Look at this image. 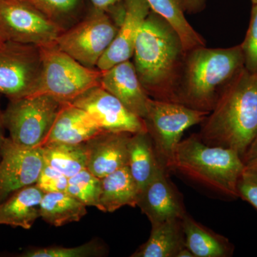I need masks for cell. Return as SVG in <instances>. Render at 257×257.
<instances>
[{"label": "cell", "instance_id": "obj_31", "mask_svg": "<svg viewBox=\"0 0 257 257\" xmlns=\"http://www.w3.org/2000/svg\"><path fill=\"white\" fill-rule=\"evenodd\" d=\"M239 198L249 203L257 211V170L243 171L237 184Z\"/></svg>", "mask_w": 257, "mask_h": 257}, {"label": "cell", "instance_id": "obj_19", "mask_svg": "<svg viewBox=\"0 0 257 257\" xmlns=\"http://www.w3.org/2000/svg\"><path fill=\"white\" fill-rule=\"evenodd\" d=\"M185 245L195 257H229L234 246L227 238L198 222L187 212L182 219Z\"/></svg>", "mask_w": 257, "mask_h": 257}, {"label": "cell", "instance_id": "obj_4", "mask_svg": "<svg viewBox=\"0 0 257 257\" xmlns=\"http://www.w3.org/2000/svg\"><path fill=\"white\" fill-rule=\"evenodd\" d=\"M245 170L237 152L209 146L197 135L182 140L176 149L172 171L222 197L237 199V184Z\"/></svg>", "mask_w": 257, "mask_h": 257}, {"label": "cell", "instance_id": "obj_36", "mask_svg": "<svg viewBox=\"0 0 257 257\" xmlns=\"http://www.w3.org/2000/svg\"><path fill=\"white\" fill-rule=\"evenodd\" d=\"M176 257H195L187 246H184L179 251Z\"/></svg>", "mask_w": 257, "mask_h": 257}, {"label": "cell", "instance_id": "obj_1", "mask_svg": "<svg viewBox=\"0 0 257 257\" xmlns=\"http://www.w3.org/2000/svg\"><path fill=\"white\" fill-rule=\"evenodd\" d=\"M185 55L178 34L151 10L139 32L133 57L139 79L150 98L178 103Z\"/></svg>", "mask_w": 257, "mask_h": 257}, {"label": "cell", "instance_id": "obj_33", "mask_svg": "<svg viewBox=\"0 0 257 257\" xmlns=\"http://www.w3.org/2000/svg\"><path fill=\"white\" fill-rule=\"evenodd\" d=\"M241 159L246 170H257V135Z\"/></svg>", "mask_w": 257, "mask_h": 257}, {"label": "cell", "instance_id": "obj_8", "mask_svg": "<svg viewBox=\"0 0 257 257\" xmlns=\"http://www.w3.org/2000/svg\"><path fill=\"white\" fill-rule=\"evenodd\" d=\"M118 28L110 15L94 8L78 25L62 32L55 45L79 63L94 69L110 46Z\"/></svg>", "mask_w": 257, "mask_h": 257}, {"label": "cell", "instance_id": "obj_35", "mask_svg": "<svg viewBox=\"0 0 257 257\" xmlns=\"http://www.w3.org/2000/svg\"><path fill=\"white\" fill-rule=\"evenodd\" d=\"M5 128L4 122H3V111L0 109V158H1L2 151H3L5 140L7 138L5 136Z\"/></svg>", "mask_w": 257, "mask_h": 257}, {"label": "cell", "instance_id": "obj_10", "mask_svg": "<svg viewBox=\"0 0 257 257\" xmlns=\"http://www.w3.org/2000/svg\"><path fill=\"white\" fill-rule=\"evenodd\" d=\"M42 68L40 47L5 42L0 47V94L10 100L32 95Z\"/></svg>", "mask_w": 257, "mask_h": 257}, {"label": "cell", "instance_id": "obj_37", "mask_svg": "<svg viewBox=\"0 0 257 257\" xmlns=\"http://www.w3.org/2000/svg\"><path fill=\"white\" fill-rule=\"evenodd\" d=\"M5 41L4 37H3V35H2L1 32H0V47L5 43Z\"/></svg>", "mask_w": 257, "mask_h": 257}, {"label": "cell", "instance_id": "obj_17", "mask_svg": "<svg viewBox=\"0 0 257 257\" xmlns=\"http://www.w3.org/2000/svg\"><path fill=\"white\" fill-rule=\"evenodd\" d=\"M102 133L104 132L85 111L72 103H65L59 111L43 146L52 143L79 145Z\"/></svg>", "mask_w": 257, "mask_h": 257}, {"label": "cell", "instance_id": "obj_30", "mask_svg": "<svg viewBox=\"0 0 257 257\" xmlns=\"http://www.w3.org/2000/svg\"><path fill=\"white\" fill-rule=\"evenodd\" d=\"M68 177L45 164L36 185L44 193L67 192Z\"/></svg>", "mask_w": 257, "mask_h": 257}, {"label": "cell", "instance_id": "obj_12", "mask_svg": "<svg viewBox=\"0 0 257 257\" xmlns=\"http://www.w3.org/2000/svg\"><path fill=\"white\" fill-rule=\"evenodd\" d=\"M45 165L42 147H20L7 138L0 158V204L17 191L36 184Z\"/></svg>", "mask_w": 257, "mask_h": 257}, {"label": "cell", "instance_id": "obj_2", "mask_svg": "<svg viewBox=\"0 0 257 257\" xmlns=\"http://www.w3.org/2000/svg\"><path fill=\"white\" fill-rule=\"evenodd\" d=\"M198 137L242 157L257 135V74L243 68L221 93Z\"/></svg>", "mask_w": 257, "mask_h": 257}, {"label": "cell", "instance_id": "obj_9", "mask_svg": "<svg viewBox=\"0 0 257 257\" xmlns=\"http://www.w3.org/2000/svg\"><path fill=\"white\" fill-rule=\"evenodd\" d=\"M63 32L55 20L26 0H0V32L5 41L42 47Z\"/></svg>", "mask_w": 257, "mask_h": 257}, {"label": "cell", "instance_id": "obj_18", "mask_svg": "<svg viewBox=\"0 0 257 257\" xmlns=\"http://www.w3.org/2000/svg\"><path fill=\"white\" fill-rule=\"evenodd\" d=\"M44 194L36 184L15 192L0 204V225L30 229L40 217Z\"/></svg>", "mask_w": 257, "mask_h": 257}, {"label": "cell", "instance_id": "obj_38", "mask_svg": "<svg viewBox=\"0 0 257 257\" xmlns=\"http://www.w3.org/2000/svg\"><path fill=\"white\" fill-rule=\"evenodd\" d=\"M253 5H257V0H251Z\"/></svg>", "mask_w": 257, "mask_h": 257}, {"label": "cell", "instance_id": "obj_22", "mask_svg": "<svg viewBox=\"0 0 257 257\" xmlns=\"http://www.w3.org/2000/svg\"><path fill=\"white\" fill-rule=\"evenodd\" d=\"M160 165L147 132L133 134L128 143L127 167L140 192L151 181Z\"/></svg>", "mask_w": 257, "mask_h": 257}, {"label": "cell", "instance_id": "obj_25", "mask_svg": "<svg viewBox=\"0 0 257 257\" xmlns=\"http://www.w3.org/2000/svg\"><path fill=\"white\" fill-rule=\"evenodd\" d=\"M42 147L45 164L68 178L87 169V152L85 143L79 145L52 143Z\"/></svg>", "mask_w": 257, "mask_h": 257}, {"label": "cell", "instance_id": "obj_32", "mask_svg": "<svg viewBox=\"0 0 257 257\" xmlns=\"http://www.w3.org/2000/svg\"><path fill=\"white\" fill-rule=\"evenodd\" d=\"M125 0H90L94 9L101 10L110 15L119 25L124 14Z\"/></svg>", "mask_w": 257, "mask_h": 257}, {"label": "cell", "instance_id": "obj_29", "mask_svg": "<svg viewBox=\"0 0 257 257\" xmlns=\"http://www.w3.org/2000/svg\"><path fill=\"white\" fill-rule=\"evenodd\" d=\"M49 18L68 15L77 9L79 0H26Z\"/></svg>", "mask_w": 257, "mask_h": 257}, {"label": "cell", "instance_id": "obj_11", "mask_svg": "<svg viewBox=\"0 0 257 257\" xmlns=\"http://www.w3.org/2000/svg\"><path fill=\"white\" fill-rule=\"evenodd\" d=\"M71 103L85 111L104 133H147L143 118L128 110L101 85L92 88Z\"/></svg>", "mask_w": 257, "mask_h": 257}, {"label": "cell", "instance_id": "obj_3", "mask_svg": "<svg viewBox=\"0 0 257 257\" xmlns=\"http://www.w3.org/2000/svg\"><path fill=\"white\" fill-rule=\"evenodd\" d=\"M244 68L241 45L229 48L197 47L186 52L177 101L210 112L221 93Z\"/></svg>", "mask_w": 257, "mask_h": 257}, {"label": "cell", "instance_id": "obj_14", "mask_svg": "<svg viewBox=\"0 0 257 257\" xmlns=\"http://www.w3.org/2000/svg\"><path fill=\"white\" fill-rule=\"evenodd\" d=\"M124 7V17L116 36L96 65L99 70H107L133 58L139 32L151 11L147 0H125Z\"/></svg>", "mask_w": 257, "mask_h": 257}, {"label": "cell", "instance_id": "obj_16", "mask_svg": "<svg viewBox=\"0 0 257 257\" xmlns=\"http://www.w3.org/2000/svg\"><path fill=\"white\" fill-rule=\"evenodd\" d=\"M100 85L117 98L128 110L145 118L150 97L144 89L131 60L102 71Z\"/></svg>", "mask_w": 257, "mask_h": 257}, {"label": "cell", "instance_id": "obj_15", "mask_svg": "<svg viewBox=\"0 0 257 257\" xmlns=\"http://www.w3.org/2000/svg\"><path fill=\"white\" fill-rule=\"evenodd\" d=\"M132 135L102 133L85 143L87 170L101 179L127 166L128 143Z\"/></svg>", "mask_w": 257, "mask_h": 257}, {"label": "cell", "instance_id": "obj_28", "mask_svg": "<svg viewBox=\"0 0 257 257\" xmlns=\"http://www.w3.org/2000/svg\"><path fill=\"white\" fill-rule=\"evenodd\" d=\"M241 47L245 69L250 73L257 74V5H253L249 27Z\"/></svg>", "mask_w": 257, "mask_h": 257}, {"label": "cell", "instance_id": "obj_21", "mask_svg": "<svg viewBox=\"0 0 257 257\" xmlns=\"http://www.w3.org/2000/svg\"><path fill=\"white\" fill-rule=\"evenodd\" d=\"M186 246L182 219H170L152 224L148 240L132 257H176Z\"/></svg>", "mask_w": 257, "mask_h": 257}, {"label": "cell", "instance_id": "obj_20", "mask_svg": "<svg viewBox=\"0 0 257 257\" xmlns=\"http://www.w3.org/2000/svg\"><path fill=\"white\" fill-rule=\"evenodd\" d=\"M140 189L127 166L101 179L100 211L114 212L125 206L138 205Z\"/></svg>", "mask_w": 257, "mask_h": 257}, {"label": "cell", "instance_id": "obj_24", "mask_svg": "<svg viewBox=\"0 0 257 257\" xmlns=\"http://www.w3.org/2000/svg\"><path fill=\"white\" fill-rule=\"evenodd\" d=\"M152 11L165 19L178 34L185 52L206 46L205 41L186 18L185 0H147Z\"/></svg>", "mask_w": 257, "mask_h": 257}, {"label": "cell", "instance_id": "obj_26", "mask_svg": "<svg viewBox=\"0 0 257 257\" xmlns=\"http://www.w3.org/2000/svg\"><path fill=\"white\" fill-rule=\"evenodd\" d=\"M67 192L87 207L100 210L101 179L87 169L69 178Z\"/></svg>", "mask_w": 257, "mask_h": 257}, {"label": "cell", "instance_id": "obj_34", "mask_svg": "<svg viewBox=\"0 0 257 257\" xmlns=\"http://www.w3.org/2000/svg\"><path fill=\"white\" fill-rule=\"evenodd\" d=\"M206 8V0H185L186 13L197 14Z\"/></svg>", "mask_w": 257, "mask_h": 257}, {"label": "cell", "instance_id": "obj_6", "mask_svg": "<svg viewBox=\"0 0 257 257\" xmlns=\"http://www.w3.org/2000/svg\"><path fill=\"white\" fill-rule=\"evenodd\" d=\"M209 113L180 103L150 98L143 119L159 162L169 172L172 170L176 149L184 132L202 123Z\"/></svg>", "mask_w": 257, "mask_h": 257}, {"label": "cell", "instance_id": "obj_23", "mask_svg": "<svg viewBox=\"0 0 257 257\" xmlns=\"http://www.w3.org/2000/svg\"><path fill=\"white\" fill-rule=\"evenodd\" d=\"M87 213V206L67 192L45 193L40 205V217L56 227L78 222Z\"/></svg>", "mask_w": 257, "mask_h": 257}, {"label": "cell", "instance_id": "obj_27", "mask_svg": "<svg viewBox=\"0 0 257 257\" xmlns=\"http://www.w3.org/2000/svg\"><path fill=\"white\" fill-rule=\"evenodd\" d=\"M104 248L96 241H91L74 247L51 246L35 248L22 253L23 257H90L104 254Z\"/></svg>", "mask_w": 257, "mask_h": 257}, {"label": "cell", "instance_id": "obj_5", "mask_svg": "<svg viewBox=\"0 0 257 257\" xmlns=\"http://www.w3.org/2000/svg\"><path fill=\"white\" fill-rule=\"evenodd\" d=\"M42 68L35 94H45L71 103L100 85L102 71L89 68L60 50L55 44L40 47Z\"/></svg>", "mask_w": 257, "mask_h": 257}, {"label": "cell", "instance_id": "obj_13", "mask_svg": "<svg viewBox=\"0 0 257 257\" xmlns=\"http://www.w3.org/2000/svg\"><path fill=\"white\" fill-rule=\"evenodd\" d=\"M137 206L152 224L182 219L187 213L182 195L170 180L169 171L161 165L151 181L140 192Z\"/></svg>", "mask_w": 257, "mask_h": 257}, {"label": "cell", "instance_id": "obj_7", "mask_svg": "<svg viewBox=\"0 0 257 257\" xmlns=\"http://www.w3.org/2000/svg\"><path fill=\"white\" fill-rule=\"evenodd\" d=\"M65 103L45 94L12 99L3 111L9 138L26 148L43 146L52 124Z\"/></svg>", "mask_w": 257, "mask_h": 257}]
</instances>
